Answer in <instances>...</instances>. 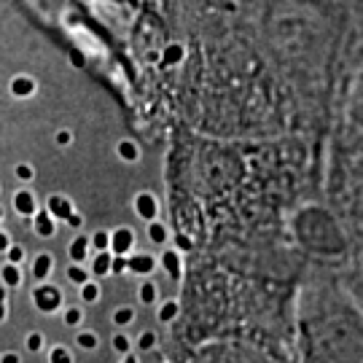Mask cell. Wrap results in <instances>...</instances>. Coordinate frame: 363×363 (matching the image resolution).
I'll return each instance as SVG.
<instances>
[{
	"instance_id": "obj_1",
	"label": "cell",
	"mask_w": 363,
	"mask_h": 363,
	"mask_svg": "<svg viewBox=\"0 0 363 363\" xmlns=\"http://www.w3.org/2000/svg\"><path fill=\"white\" fill-rule=\"evenodd\" d=\"M301 363H363V310L328 264H304L296 298Z\"/></svg>"
},
{
	"instance_id": "obj_2",
	"label": "cell",
	"mask_w": 363,
	"mask_h": 363,
	"mask_svg": "<svg viewBox=\"0 0 363 363\" xmlns=\"http://www.w3.org/2000/svg\"><path fill=\"white\" fill-rule=\"evenodd\" d=\"M320 199L363 245V132L331 130L320 159Z\"/></svg>"
},
{
	"instance_id": "obj_3",
	"label": "cell",
	"mask_w": 363,
	"mask_h": 363,
	"mask_svg": "<svg viewBox=\"0 0 363 363\" xmlns=\"http://www.w3.org/2000/svg\"><path fill=\"white\" fill-rule=\"evenodd\" d=\"M286 234L291 245L301 253L304 264L339 267L355 247L345 223L320 196L301 199L296 208L288 213Z\"/></svg>"
},
{
	"instance_id": "obj_4",
	"label": "cell",
	"mask_w": 363,
	"mask_h": 363,
	"mask_svg": "<svg viewBox=\"0 0 363 363\" xmlns=\"http://www.w3.org/2000/svg\"><path fill=\"white\" fill-rule=\"evenodd\" d=\"M337 132H363V52L352 67V76L347 81V89L342 94L337 118L331 124Z\"/></svg>"
},
{
	"instance_id": "obj_5",
	"label": "cell",
	"mask_w": 363,
	"mask_h": 363,
	"mask_svg": "<svg viewBox=\"0 0 363 363\" xmlns=\"http://www.w3.org/2000/svg\"><path fill=\"white\" fill-rule=\"evenodd\" d=\"M337 274L352 301L363 310V245L352 247L350 256L337 267Z\"/></svg>"
},
{
	"instance_id": "obj_6",
	"label": "cell",
	"mask_w": 363,
	"mask_h": 363,
	"mask_svg": "<svg viewBox=\"0 0 363 363\" xmlns=\"http://www.w3.org/2000/svg\"><path fill=\"white\" fill-rule=\"evenodd\" d=\"M135 245H138V234L130 226H118V229L111 232V245H108V250L113 256H132Z\"/></svg>"
},
{
	"instance_id": "obj_7",
	"label": "cell",
	"mask_w": 363,
	"mask_h": 363,
	"mask_svg": "<svg viewBox=\"0 0 363 363\" xmlns=\"http://www.w3.org/2000/svg\"><path fill=\"white\" fill-rule=\"evenodd\" d=\"M132 208H135V213H138L145 223H151V220L159 218V199H156V194H151V191H140V194L132 199Z\"/></svg>"
},
{
	"instance_id": "obj_8",
	"label": "cell",
	"mask_w": 363,
	"mask_h": 363,
	"mask_svg": "<svg viewBox=\"0 0 363 363\" xmlns=\"http://www.w3.org/2000/svg\"><path fill=\"white\" fill-rule=\"evenodd\" d=\"M156 267H159V261H156L154 256H148V253H132V256H127V272H132V274L148 277Z\"/></svg>"
},
{
	"instance_id": "obj_9",
	"label": "cell",
	"mask_w": 363,
	"mask_h": 363,
	"mask_svg": "<svg viewBox=\"0 0 363 363\" xmlns=\"http://www.w3.org/2000/svg\"><path fill=\"white\" fill-rule=\"evenodd\" d=\"M33 298H35L38 310H43V312H54L57 307H62V298H60V291H57L54 286H40V288H35V294H33Z\"/></svg>"
},
{
	"instance_id": "obj_10",
	"label": "cell",
	"mask_w": 363,
	"mask_h": 363,
	"mask_svg": "<svg viewBox=\"0 0 363 363\" xmlns=\"http://www.w3.org/2000/svg\"><path fill=\"white\" fill-rule=\"evenodd\" d=\"M38 199L33 191H27V189H19L16 194H13V210L19 213V216H27V218H33L35 213H38Z\"/></svg>"
},
{
	"instance_id": "obj_11",
	"label": "cell",
	"mask_w": 363,
	"mask_h": 363,
	"mask_svg": "<svg viewBox=\"0 0 363 363\" xmlns=\"http://www.w3.org/2000/svg\"><path fill=\"white\" fill-rule=\"evenodd\" d=\"M159 267L164 269V272L172 277V280H181L183 274V259H181V250H175V247H169L162 253V259H159Z\"/></svg>"
},
{
	"instance_id": "obj_12",
	"label": "cell",
	"mask_w": 363,
	"mask_h": 363,
	"mask_svg": "<svg viewBox=\"0 0 363 363\" xmlns=\"http://www.w3.org/2000/svg\"><path fill=\"white\" fill-rule=\"evenodd\" d=\"M33 229H35L38 237H54V232H57V220H54V216L46 208H38V213L33 216Z\"/></svg>"
},
{
	"instance_id": "obj_13",
	"label": "cell",
	"mask_w": 363,
	"mask_h": 363,
	"mask_svg": "<svg viewBox=\"0 0 363 363\" xmlns=\"http://www.w3.org/2000/svg\"><path fill=\"white\" fill-rule=\"evenodd\" d=\"M35 91H38V84H35V78L33 76H13L11 78V94L13 97L27 100V97H33Z\"/></svg>"
},
{
	"instance_id": "obj_14",
	"label": "cell",
	"mask_w": 363,
	"mask_h": 363,
	"mask_svg": "<svg viewBox=\"0 0 363 363\" xmlns=\"http://www.w3.org/2000/svg\"><path fill=\"white\" fill-rule=\"evenodd\" d=\"M46 210L52 213L54 218H62V220H67L73 213H76L73 202H70V199H65V196H52V199L46 202Z\"/></svg>"
},
{
	"instance_id": "obj_15",
	"label": "cell",
	"mask_w": 363,
	"mask_h": 363,
	"mask_svg": "<svg viewBox=\"0 0 363 363\" xmlns=\"http://www.w3.org/2000/svg\"><path fill=\"white\" fill-rule=\"evenodd\" d=\"M54 272V259L52 253H38L35 259H33V277L38 280V283H43L49 274Z\"/></svg>"
},
{
	"instance_id": "obj_16",
	"label": "cell",
	"mask_w": 363,
	"mask_h": 363,
	"mask_svg": "<svg viewBox=\"0 0 363 363\" xmlns=\"http://www.w3.org/2000/svg\"><path fill=\"white\" fill-rule=\"evenodd\" d=\"M0 280L6 283V288H22V280H25V277H22V267L6 261V264L0 267Z\"/></svg>"
},
{
	"instance_id": "obj_17",
	"label": "cell",
	"mask_w": 363,
	"mask_h": 363,
	"mask_svg": "<svg viewBox=\"0 0 363 363\" xmlns=\"http://www.w3.org/2000/svg\"><path fill=\"white\" fill-rule=\"evenodd\" d=\"M181 315V301L178 298H167V301H162L159 304V310H156V318H159V323H172L175 318Z\"/></svg>"
},
{
	"instance_id": "obj_18",
	"label": "cell",
	"mask_w": 363,
	"mask_h": 363,
	"mask_svg": "<svg viewBox=\"0 0 363 363\" xmlns=\"http://www.w3.org/2000/svg\"><path fill=\"white\" fill-rule=\"evenodd\" d=\"M111 261H113V253H111V250H100V253L91 259L89 274H94V277H105V274H111Z\"/></svg>"
},
{
	"instance_id": "obj_19",
	"label": "cell",
	"mask_w": 363,
	"mask_h": 363,
	"mask_svg": "<svg viewBox=\"0 0 363 363\" xmlns=\"http://www.w3.org/2000/svg\"><path fill=\"white\" fill-rule=\"evenodd\" d=\"M116 154L121 162H127V164H135V162H140V148L135 140H118L116 143Z\"/></svg>"
},
{
	"instance_id": "obj_20",
	"label": "cell",
	"mask_w": 363,
	"mask_h": 363,
	"mask_svg": "<svg viewBox=\"0 0 363 363\" xmlns=\"http://www.w3.org/2000/svg\"><path fill=\"white\" fill-rule=\"evenodd\" d=\"M148 240L154 242V245H164V242H169V229L164 220H151L148 223Z\"/></svg>"
},
{
	"instance_id": "obj_21",
	"label": "cell",
	"mask_w": 363,
	"mask_h": 363,
	"mask_svg": "<svg viewBox=\"0 0 363 363\" xmlns=\"http://www.w3.org/2000/svg\"><path fill=\"white\" fill-rule=\"evenodd\" d=\"M156 298H159V288H156L154 280H143L140 288H138V301L145 304V307H154Z\"/></svg>"
},
{
	"instance_id": "obj_22",
	"label": "cell",
	"mask_w": 363,
	"mask_h": 363,
	"mask_svg": "<svg viewBox=\"0 0 363 363\" xmlns=\"http://www.w3.org/2000/svg\"><path fill=\"white\" fill-rule=\"evenodd\" d=\"M89 240L86 237H76L73 245H70V261L73 264H84L86 261V253H89Z\"/></svg>"
},
{
	"instance_id": "obj_23",
	"label": "cell",
	"mask_w": 363,
	"mask_h": 363,
	"mask_svg": "<svg viewBox=\"0 0 363 363\" xmlns=\"http://www.w3.org/2000/svg\"><path fill=\"white\" fill-rule=\"evenodd\" d=\"M111 320H113V325H116V328H127V325L135 320V307H130V304L116 307V310H113V315H111Z\"/></svg>"
},
{
	"instance_id": "obj_24",
	"label": "cell",
	"mask_w": 363,
	"mask_h": 363,
	"mask_svg": "<svg viewBox=\"0 0 363 363\" xmlns=\"http://www.w3.org/2000/svg\"><path fill=\"white\" fill-rule=\"evenodd\" d=\"M78 294H81V301H86V304H94L97 298H100V283L97 280H86L84 286H78Z\"/></svg>"
},
{
	"instance_id": "obj_25",
	"label": "cell",
	"mask_w": 363,
	"mask_h": 363,
	"mask_svg": "<svg viewBox=\"0 0 363 363\" xmlns=\"http://www.w3.org/2000/svg\"><path fill=\"white\" fill-rule=\"evenodd\" d=\"M67 280L76 283V286H84L86 280H91V274L84 264H70V267H67Z\"/></svg>"
},
{
	"instance_id": "obj_26",
	"label": "cell",
	"mask_w": 363,
	"mask_h": 363,
	"mask_svg": "<svg viewBox=\"0 0 363 363\" xmlns=\"http://www.w3.org/2000/svg\"><path fill=\"white\" fill-rule=\"evenodd\" d=\"M76 345L81 350H97V345H100V337L94 334V331H78L76 334Z\"/></svg>"
},
{
	"instance_id": "obj_27",
	"label": "cell",
	"mask_w": 363,
	"mask_h": 363,
	"mask_svg": "<svg viewBox=\"0 0 363 363\" xmlns=\"http://www.w3.org/2000/svg\"><path fill=\"white\" fill-rule=\"evenodd\" d=\"M111 345H113V350H116L118 355H127V352H132V342H130V337H127L124 331H116V334H113V339H111Z\"/></svg>"
},
{
	"instance_id": "obj_28",
	"label": "cell",
	"mask_w": 363,
	"mask_h": 363,
	"mask_svg": "<svg viewBox=\"0 0 363 363\" xmlns=\"http://www.w3.org/2000/svg\"><path fill=\"white\" fill-rule=\"evenodd\" d=\"M49 363H73V355H70V350H67L65 345H57L49 352Z\"/></svg>"
},
{
	"instance_id": "obj_29",
	"label": "cell",
	"mask_w": 363,
	"mask_h": 363,
	"mask_svg": "<svg viewBox=\"0 0 363 363\" xmlns=\"http://www.w3.org/2000/svg\"><path fill=\"white\" fill-rule=\"evenodd\" d=\"M89 245L94 247L97 253H100V250H108V245H111V232H103V229H100V232H94L91 234V240H89Z\"/></svg>"
},
{
	"instance_id": "obj_30",
	"label": "cell",
	"mask_w": 363,
	"mask_h": 363,
	"mask_svg": "<svg viewBox=\"0 0 363 363\" xmlns=\"http://www.w3.org/2000/svg\"><path fill=\"white\" fill-rule=\"evenodd\" d=\"M25 345H27V350H30V352H43L46 339H43V334H40V331H33V334H27Z\"/></svg>"
},
{
	"instance_id": "obj_31",
	"label": "cell",
	"mask_w": 363,
	"mask_h": 363,
	"mask_svg": "<svg viewBox=\"0 0 363 363\" xmlns=\"http://www.w3.org/2000/svg\"><path fill=\"white\" fill-rule=\"evenodd\" d=\"M154 347H156V334L154 331H143V334L138 337V350L148 352V350H154Z\"/></svg>"
},
{
	"instance_id": "obj_32",
	"label": "cell",
	"mask_w": 363,
	"mask_h": 363,
	"mask_svg": "<svg viewBox=\"0 0 363 363\" xmlns=\"http://www.w3.org/2000/svg\"><path fill=\"white\" fill-rule=\"evenodd\" d=\"M6 261H9V264H16V267H22V261H25V247L11 245L9 250H6Z\"/></svg>"
},
{
	"instance_id": "obj_33",
	"label": "cell",
	"mask_w": 363,
	"mask_h": 363,
	"mask_svg": "<svg viewBox=\"0 0 363 363\" xmlns=\"http://www.w3.org/2000/svg\"><path fill=\"white\" fill-rule=\"evenodd\" d=\"M81 318H84V310H81V307H65V312H62V320H65L67 325H78Z\"/></svg>"
},
{
	"instance_id": "obj_34",
	"label": "cell",
	"mask_w": 363,
	"mask_h": 363,
	"mask_svg": "<svg viewBox=\"0 0 363 363\" xmlns=\"http://www.w3.org/2000/svg\"><path fill=\"white\" fill-rule=\"evenodd\" d=\"M183 60V46L181 43H172L167 46V52H164V62H181Z\"/></svg>"
},
{
	"instance_id": "obj_35",
	"label": "cell",
	"mask_w": 363,
	"mask_h": 363,
	"mask_svg": "<svg viewBox=\"0 0 363 363\" xmlns=\"http://www.w3.org/2000/svg\"><path fill=\"white\" fill-rule=\"evenodd\" d=\"M13 172H16V178H19L22 183H30L33 178H35V169L30 167V164H16Z\"/></svg>"
},
{
	"instance_id": "obj_36",
	"label": "cell",
	"mask_w": 363,
	"mask_h": 363,
	"mask_svg": "<svg viewBox=\"0 0 363 363\" xmlns=\"http://www.w3.org/2000/svg\"><path fill=\"white\" fill-rule=\"evenodd\" d=\"M127 272V256H113L111 261V274H124Z\"/></svg>"
},
{
	"instance_id": "obj_37",
	"label": "cell",
	"mask_w": 363,
	"mask_h": 363,
	"mask_svg": "<svg viewBox=\"0 0 363 363\" xmlns=\"http://www.w3.org/2000/svg\"><path fill=\"white\" fill-rule=\"evenodd\" d=\"M54 140H57V145H70V143H73V132H70V130H60Z\"/></svg>"
},
{
	"instance_id": "obj_38",
	"label": "cell",
	"mask_w": 363,
	"mask_h": 363,
	"mask_svg": "<svg viewBox=\"0 0 363 363\" xmlns=\"http://www.w3.org/2000/svg\"><path fill=\"white\" fill-rule=\"evenodd\" d=\"M0 363H22V355H19V352H3V355H0Z\"/></svg>"
},
{
	"instance_id": "obj_39",
	"label": "cell",
	"mask_w": 363,
	"mask_h": 363,
	"mask_svg": "<svg viewBox=\"0 0 363 363\" xmlns=\"http://www.w3.org/2000/svg\"><path fill=\"white\" fill-rule=\"evenodd\" d=\"M9 247H11V237H9V234L0 229V253H6Z\"/></svg>"
},
{
	"instance_id": "obj_40",
	"label": "cell",
	"mask_w": 363,
	"mask_h": 363,
	"mask_svg": "<svg viewBox=\"0 0 363 363\" xmlns=\"http://www.w3.org/2000/svg\"><path fill=\"white\" fill-rule=\"evenodd\" d=\"M67 223H70V226H73V229H78V226H81V223H84V218H81V216H78V213H73V216H70V218H67Z\"/></svg>"
},
{
	"instance_id": "obj_41",
	"label": "cell",
	"mask_w": 363,
	"mask_h": 363,
	"mask_svg": "<svg viewBox=\"0 0 363 363\" xmlns=\"http://www.w3.org/2000/svg\"><path fill=\"white\" fill-rule=\"evenodd\" d=\"M121 363H140V361H138L135 352H127V355H121Z\"/></svg>"
},
{
	"instance_id": "obj_42",
	"label": "cell",
	"mask_w": 363,
	"mask_h": 363,
	"mask_svg": "<svg viewBox=\"0 0 363 363\" xmlns=\"http://www.w3.org/2000/svg\"><path fill=\"white\" fill-rule=\"evenodd\" d=\"M6 318V304H3V298H0V320Z\"/></svg>"
},
{
	"instance_id": "obj_43",
	"label": "cell",
	"mask_w": 363,
	"mask_h": 363,
	"mask_svg": "<svg viewBox=\"0 0 363 363\" xmlns=\"http://www.w3.org/2000/svg\"><path fill=\"white\" fill-rule=\"evenodd\" d=\"M0 218H3V213H0Z\"/></svg>"
}]
</instances>
